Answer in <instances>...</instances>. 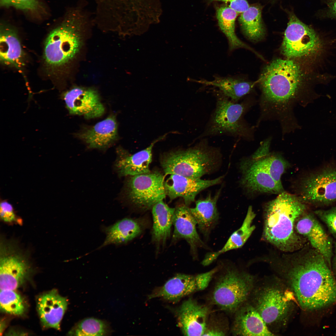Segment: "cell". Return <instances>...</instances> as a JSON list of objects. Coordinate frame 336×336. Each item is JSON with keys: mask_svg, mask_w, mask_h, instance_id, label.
<instances>
[{"mask_svg": "<svg viewBox=\"0 0 336 336\" xmlns=\"http://www.w3.org/2000/svg\"><path fill=\"white\" fill-rule=\"evenodd\" d=\"M259 82L260 114L256 125L264 121H277L283 136L300 129L294 108L305 107L314 100L305 92L300 66L291 59L274 60L264 68Z\"/></svg>", "mask_w": 336, "mask_h": 336, "instance_id": "6da1fadb", "label": "cell"}, {"mask_svg": "<svg viewBox=\"0 0 336 336\" xmlns=\"http://www.w3.org/2000/svg\"><path fill=\"white\" fill-rule=\"evenodd\" d=\"M166 133L154 140L146 148L134 154L128 153L123 149H118V157L115 166L120 176H133L150 172L149 165L152 161V151L158 142L164 139Z\"/></svg>", "mask_w": 336, "mask_h": 336, "instance_id": "d6986e66", "label": "cell"}, {"mask_svg": "<svg viewBox=\"0 0 336 336\" xmlns=\"http://www.w3.org/2000/svg\"><path fill=\"white\" fill-rule=\"evenodd\" d=\"M331 268L336 279V242L334 243V250L331 260Z\"/></svg>", "mask_w": 336, "mask_h": 336, "instance_id": "ab89813d", "label": "cell"}, {"mask_svg": "<svg viewBox=\"0 0 336 336\" xmlns=\"http://www.w3.org/2000/svg\"><path fill=\"white\" fill-rule=\"evenodd\" d=\"M13 290H1L0 308L2 311L6 313L21 315L25 311V303L20 295Z\"/></svg>", "mask_w": 336, "mask_h": 336, "instance_id": "1f68e13d", "label": "cell"}, {"mask_svg": "<svg viewBox=\"0 0 336 336\" xmlns=\"http://www.w3.org/2000/svg\"><path fill=\"white\" fill-rule=\"evenodd\" d=\"M152 208V240L156 245H164L170 236L175 208L169 207L162 200L157 202Z\"/></svg>", "mask_w": 336, "mask_h": 336, "instance_id": "f1b7e54d", "label": "cell"}, {"mask_svg": "<svg viewBox=\"0 0 336 336\" xmlns=\"http://www.w3.org/2000/svg\"><path fill=\"white\" fill-rule=\"evenodd\" d=\"M194 81L206 86L217 88L220 93L235 102H239L244 97L251 93L255 85L251 82L232 77H217L212 81L201 80Z\"/></svg>", "mask_w": 336, "mask_h": 336, "instance_id": "4316f807", "label": "cell"}, {"mask_svg": "<svg viewBox=\"0 0 336 336\" xmlns=\"http://www.w3.org/2000/svg\"><path fill=\"white\" fill-rule=\"evenodd\" d=\"M0 213L1 219L5 222H12L16 221L12 206L7 201L1 202Z\"/></svg>", "mask_w": 336, "mask_h": 336, "instance_id": "8d00e7d4", "label": "cell"}, {"mask_svg": "<svg viewBox=\"0 0 336 336\" xmlns=\"http://www.w3.org/2000/svg\"><path fill=\"white\" fill-rule=\"evenodd\" d=\"M327 12L329 16L336 18V0H329Z\"/></svg>", "mask_w": 336, "mask_h": 336, "instance_id": "f35d334b", "label": "cell"}, {"mask_svg": "<svg viewBox=\"0 0 336 336\" xmlns=\"http://www.w3.org/2000/svg\"><path fill=\"white\" fill-rule=\"evenodd\" d=\"M211 2L221 1L227 3L229 7L238 13H242L250 7L246 0H210Z\"/></svg>", "mask_w": 336, "mask_h": 336, "instance_id": "74e56055", "label": "cell"}, {"mask_svg": "<svg viewBox=\"0 0 336 336\" xmlns=\"http://www.w3.org/2000/svg\"><path fill=\"white\" fill-rule=\"evenodd\" d=\"M126 183V194L130 203L139 209L147 210L165 198L164 176L157 171L135 175Z\"/></svg>", "mask_w": 336, "mask_h": 336, "instance_id": "30bf717a", "label": "cell"}, {"mask_svg": "<svg viewBox=\"0 0 336 336\" xmlns=\"http://www.w3.org/2000/svg\"><path fill=\"white\" fill-rule=\"evenodd\" d=\"M321 42L314 30L292 15L285 31L281 52L288 59L301 58L316 52Z\"/></svg>", "mask_w": 336, "mask_h": 336, "instance_id": "8fae6325", "label": "cell"}, {"mask_svg": "<svg viewBox=\"0 0 336 336\" xmlns=\"http://www.w3.org/2000/svg\"><path fill=\"white\" fill-rule=\"evenodd\" d=\"M76 135L90 148L106 149L112 144L118 137V126L115 117L111 115Z\"/></svg>", "mask_w": 336, "mask_h": 336, "instance_id": "7402d4cb", "label": "cell"}, {"mask_svg": "<svg viewBox=\"0 0 336 336\" xmlns=\"http://www.w3.org/2000/svg\"><path fill=\"white\" fill-rule=\"evenodd\" d=\"M173 224L174 226L173 241L180 239L185 240L189 244L194 258L198 249L205 246L197 232L196 222L187 206L180 205L175 208Z\"/></svg>", "mask_w": 336, "mask_h": 336, "instance_id": "ffe728a7", "label": "cell"}, {"mask_svg": "<svg viewBox=\"0 0 336 336\" xmlns=\"http://www.w3.org/2000/svg\"><path fill=\"white\" fill-rule=\"evenodd\" d=\"M255 214L252 206L249 207L246 216L241 227L230 236L223 247L220 250L206 254L202 262L204 266H207L215 260L221 254L228 251L242 247L247 241L255 229L252 225Z\"/></svg>", "mask_w": 336, "mask_h": 336, "instance_id": "83f0119b", "label": "cell"}, {"mask_svg": "<svg viewBox=\"0 0 336 336\" xmlns=\"http://www.w3.org/2000/svg\"><path fill=\"white\" fill-rule=\"evenodd\" d=\"M99 1L105 3H110L115 1H116L118 0H97Z\"/></svg>", "mask_w": 336, "mask_h": 336, "instance_id": "b9f144b4", "label": "cell"}, {"mask_svg": "<svg viewBox=\"0 0 336 336\" xmlns=\"http://www.w3.org/2000/svg\"><path fill=\"white\" fill-rule=\"evenodd\" d=\"M70 114L89 119L101 116L105 108L97 91L91 88L74 87L61 96Z\"/></svg>", "mask_w": 336, "mask_h": 336, "instance_id": "5bb4252c", "label": "cell"}, {"mask_svg": "<svg viewBox=\"0 0 336 336\" xmlns=\"http://www.w3.org/2000/svg\"><path fill=\"white\" fill-rule=\"evenodd\" d=\"M27 257L12 241H1V290H15L27 279L30 267Z\"/></svg>", "mask_w": 336, "mask_h": 336, "instance_id": "7c38bea8", "label": "cell"}, {"mask_svg": "<svg viewBox=\"0 0 336 336\" xmlns=\"http://www.w3.org/2000/svg\"><path fill=\"white\" fill-rule=\"evenodd\" d=\"M215 95V108L204 131L196 139L222 135L247 141L254 139L255 127L250 125L244 117L257 102L256 100L249 97L235 102L218 91Z\"/></svg>", "mask_w": 336, "mask_h": 336, "instance_id": "8992f818", "label": "cell"}, {"mask_svg": "<svg viewBox=\"0 0 336 336\" xmlns=\"http://www.w3.org/2000/svg\"><path fill=\"white\" fill-rule=\"evenodd\" d=\"M223 176L212 180H203L176 174H171L164 182L166 195L171 200L181 197L185 205L188 206L194 201L197 195L200 191L221 183Z\"/></svg>", "mask_w": 336, "mask_h": 336, "instance_id": "2e32d148", "label": "cell"}, {"mask_svg": "<svg viewBox=\"0 0 336 336\" xmlns=\"http://www.w3.org/2000/svg\"><path fill=\"white\" fill-rule=\"evenodd\" d=\"M240 169L241 183L249 191L278 194L283 191V186L272 178L269 167L262 155L254 152L241 162Z\"/></svg>", "mask_w": 336, "mask_h": 336, "instance_id": "4fadbf2b", "label": "cell"}, {"mask_svg": "<svg viewBox=\"0 0 336 336\" xmlns=\"http://www.w3.org/2000/svg\"><path fill=\"white\" fill-rule=\"evenodd\" d=\"M248 300L273 334L286 326L298 305L292 291L278 277L256 281Z\"/></svg>", "mask_w": 336, "mask_h": 336, "instance_id": "5b68a950", "label": "cell"}, {"mask_svg": "<svg viewBox=\"0 0 336 336\" xmlns=\"http://www.w3.org/2000/svg\"><path fill=\"white\" fill-rule=\"evenodd\" d=\"M297 195L306 204L329 205L336 202V164L326 165L304 177Z\"/></svg>", "mask_w": 336, "mask_h": 336, "instance_id": "9c48e42d", "label": "cell"}, {"mask_svg": "<svg viewBox=\"0 0 336 336\" xmlns=\"http://www.w3.org/2000/svg\"><path fill=\"white\" fill-rule=\"evenodd\" d=\"M295 229L298 234L308 239L312 247L323 255L331 267L332 239L315 215L306 212L296 221Z\"/></svg>", "mask_w": 336, "mask_h": 336, "instance_id": "9a60e30c", "label": "cell"}, {"mask_svg": "<svg viewBox=\"0 0 336 336\" xmlns=\"http://www.w3.org/2000/svg\"><path fill=\"white\" fill-rule=\"evenodd\" d=\"M68 304L67 299L55 289L40 295L37 300V307L43 325L59 330Z\"/></svg>", "mask_w": 336, "mask_h": 336, "instance_id": "44dd1931", "label": "cell"}, {"mask_svg": "<svg viewBox=\"0 0 336 336\" xmlns=\"http://www.w3.org/2000/svg\"><path fill=\"white\" fill-rule=\"evenodd\" d=\"M307 205L296 195L284 191L265 207L264 235L279 249L291 251L303 246L305 241L294 231L297 220L306 212Z\"/></svg>", "mask_w": 336, "mask_h": 336, "instance_id": "3957f363", "label": "cell"}, {"mask_svg": "<svg viewBox=\"0 0 336 336\" xmlns=\"http://www.w3.org/2000/svg\"><path fill=\"white\" fill-rule=\"evenodd\" d=\"M239 21L243 32L250 40L257 42L263 38L265 32L259 7H249L241 13Z\"/></svg>", "mask_w": 336, "mask_h": 336, "instance_id": "4dcf8cb0", "label": "cell"}, {"mask_svg": "<svg viewBox=\"0 0 336 336\" xmlns=\"http://www.w3.org/2000/svg\"><path fill=\"white\" fill-rule=\"evenodd\" d=\"M254 276L234 268H228L218 278L211 298L221 310L234 313L249 298L256 282Z\"/></svg>", "mask_w": 336, "mask_h": 336, "instance_id": "ba28073f", "label": "cell"}, {"mask_svg": "<svg viewBox=\"0 0 336 336\" xmlns=\"http://www.w3.org/2000/svg\"><path fill=\"white\" fill-rule=\"evenodd\" d=\"M107 326L104 322L93 318L80 322L68 334L72 336H103L107 333Z\"/></svg>", "mask_w": 336, "mask_h": 336, "instance_id": "d6a6232c", "label": "cell"}, {"mask_svg": "<svg viewBox=\"0 0 336 336\" xmlns=\"http://www.w3.org/2000/svg\"><path fill=\"white\" fill-rule=\"evenodd\" d=\"M208 319L206 330L203 336H224L227 333L226 325H224L222 322H217V319L214 320Z\"/></svg>", "mask_w": 336, "mask_h": 336, "instance_id": "e575fe53", "label": "cell"}, {"mask_svg": "<svg viewBox=\"0 0 336 336\" xmlns=\"http://www.w3.org/2000/svg\"><path fill=\"white\" fill-rule=\"evenodd\" d=\"M199 291H201V289L197 275L180 273L167 281L156 293L151 295L150 298L159 297L167 300L176 301Z\"/></svg>", "mask_w": 336, "mask_h": 336, "instance_id": "603a6c76", "label": "cell"}, {"mask_svg": "<svg viewBox=\"0 0 336 336\" xmlns=\"http://www.w3.org/2000/svg\"><path fill=\"white\" fill-rule=\"evenodd\" d=\"M144 227L142 222L139 219L125 218L120 220L104 228L106 237L99 248L110 244L126 243L140 234Z\"/></svg>", "mask_w": 336, "mask_h": 336, "instance_id": "d4e9b609", "label": "cell"}, {"mask_svg": "<svg viewBox=\"0 0 336 336\" xmlns=\"http://www.w3.org/2000/svg\"><path fill=\"white\" fill-rule=\"evenodd\" d=\"M216 13L219 27L228 40L230 50L243 48L251 50L260 57H261L236 35L235 23L238 13L229 7L222 6L217 9Z\"/></svg>", "mask_w": 336, "mask_h": 336, "instance_id": "f546056e", "label": "cell"}, {"mask_svg": "<svg viewBox=\"0 0 336 336\" xmlns=\"http://www.w3.org/2000/svg\"><path fill=\"white\" fill-rule=\"evenodd\" d=\"M194 147L172 151L164 154L161 165L165 174L200 178L214 169L219 152L210 146L206 138Z\"/></svg>", "mask_w": 336, "mask_h": 336, "instance_id": "52a82bcc", "label": "cell"}, {"mask_svg": "<svg viewBox=\"0 0 336 336\" xmlns=\"http://www.w3.org/2000/svg\"><path fill=\"white\" fill-rule=\"evenodd\" d=\"M220 193L219 191L213 197L209 194L204 199L198 200L195 207L190 208L199 230L206 237L208 236L219 218L217 203Z\"/></svg>", "mask_w": 336, "mask_h": 336, "instance_id": "484cf974", "label": "cell"}, {"mask_svg": "<svg viewBox=\"0 0 336 336\" xmlns=\"http://www.w3.org/2000/svg\"><path fill=\"white\" fill-rule=\"evenodd\" d=\"M231 328L233 335L270 336L274 334L268 329L255 308L248 300L235 311Z\"/></svg>", "mask_w": 336, "mask_h": 336, "instance_id": "ac0fdd59", "label": "cell"}, {"mask_svg": "<svg viewBox=\"0 0 336 336\" xmlns=\"http://www.w3.org/2000/svg\"><path fill=\"white\" fill-rule=\"evenodd\" d=\"M314 214L326 225L330 232L336 238V206L327 210H318Z\"/></svg>", "mask_w": 336, "mask_h": 336, "instance_id": "836d02e7", "label": "cell"}, {"mask_svg": "<svg viewBox=\"0 0 336 336\" xmlns=\"http://www.w3.org/2000/svg\"><path fill=\"white\" fill-rule=\"evenodd\" d=\"M209 308L190 298L184 301L177 312L179 326L185 336H203L209 319Z\"/></svg>", "mask_w": 336, "mask_h": 336, "instance_id": "e0dca14e", "label": "cell"}, {"mask_svg": "<svg viewBox=\"0 0 336 336\" xmlns=\"http://www.w3.org/2000/svg\"><path fill=\"white\" fill-rule=\"evenodd\" d=\"M292 261L281 266L278 277L302 310L315 311L336 303V279L322 255L312 247Z\"/></svg>", "mask_w": 336, "mask_h": 336, "instance_id": "7a4b0ae2", "label": "cell"}, {"mask_svg": "<svg viewBox=\"0 0 336 336\" xmlns=\"http://www.w3.org/2000/svg\"><path fill=\"white\" fill-rule=\"evenodd\" d=\"M0 37L1 62L21 69L25 64V55L17 32L10 26L2 25Z\"/></svg>", "mask_w": 336, "mask_h": 336, "instance_id": "cb8c5ba5", "label": "cell"}, {"mask_svg": "<svg viewBox=\"0 0 336 336\" xmlns=\"http://www.w3.org/2000/svg\"><path fill=\"white\" fill-rule=\"evenodd\" d=\"M89 20L82 8L77 7L48 35L44 44L43 58L50 74L57 75L77 54L84 29Z\"/></svg>", "mask_w": 336, "mask_h": 336, "instance_id": "277c9868", "label": "cell"}, {"mask_svg": "<svg viewBox=\"0 0 336 336\" xmlns=\"http://www.w3.org/2000/svg\"><path fill=\"white\" fill-rule=\"evenodd\" d=\"M38 0H11V6L20 10L35 11L39 6Z\"/></svg>", "mask_w": 336, "mask_h": 336, "instance_id": "d590c367", "label": "cell"}, {"mask_svg": "<svg viewBox=\"0 0 336 336\" xmlns=\"http://www.w3.org/2000/svg\"><path fill=\"white\" fill-rule=\"evenodd\" d=\"M11 0H0V4L2 6L8 7L11 6Z\"/></svg>", "mask_w": 336, "mask_h": 336, "instance_id": "60d3db41", "label": "cell"}]
</instances>
